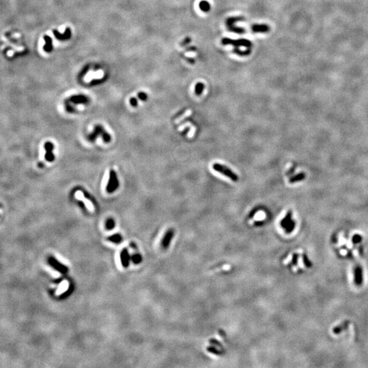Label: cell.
Returning <instances> with one entry per match:
<instances>
[{"label":"cell","mask_w":368,"mask_h":368,"mask_svg":"<svg viewBox=\"0 0 368 368\" xmlns=\"http://www.w3.org/2000/svg\"><path fill=\"white\" fill-rule=\"evenodd\" d=\"M98 136H102L105 143H109L111 141V136L100 125H97L94 127L93 131L88 135L87 139L90 141H94Z\"/></svg>","instance_id":"obj_1"},{"label":"cell","mask_w":368,"mask_h":368,"mask_svg":"<svg viewBox=\"0 0 368 368\" xmlns=\"http://www.w3.org/2000/svg\"><path fill=\"white\" fill-rule=\"evenodd\" d=\"M212 167L213 169L215 170V171H217L218 173H221V174L225 175L226 177L229 178V179H231L233 181H237L238 180H239V177H238V175L236 174V173H235L234 172H233L231 169H230L229 168H228L227 166L220 164H218V163H215L213 164Z\"/></svg>","instance_id":"obj_2"},{"label":"cell","mask_w":368,"mask_h":368,"mask_svg":"<svg viewBox=\"0 0 368 368\" xmlns=\"http://www.w3.org/2000/svg\"><path fill=\"white\" fill-rule=\"evenodd\" d=\"M223 45H232L235 48H239V47H244L247 49H250L252 46L251 41L247 39H238L232 40L231 38H222L221 41Z\"/></svg>","instance_id":"obj_3"},{"label":"cell","mask_w":368,"mask_h":368,"mask_svg":"<svg viewBox=\"0 0 368 368\" xmlns=\"http://www.w3.org/2000/svg\"><path fill=\"white\" fill-rule=\"evenodd\" d=\"M244 20V17L241 16H233V17L228 18L226 21V25L228 28V30L230 32L237 33H243L245 32V30L242 27H239L235 26V23L237 21H240Z\"/></svg>","instance_id":"obj_4"},{"label":"cell","mask_w":368,"mask_h":368,"mask_svg":"<svg viewBox=\"0 0 368 368\" xmlns=\"http://www.w3.org/2000/svg\"><path fill=\"white\" fill-rule=\"evenodd\" d=\"M283 228H284L286 233H290L295 227V222L292 220V212L290 211L286 213L284 218L282 219L280 223Z\"/></svg>","instance_id":"obj_5"},{"label":"cell","mask_w":368,"mask_h":368,"mask_svg":"<svg viewBox=\"0 0 368 368\" xmlns=\"http://www.w3.org/2000/svg\"><path fill=\"white\" fill-rule=\"evenodd\" d=\"M119 187V181L115 170H111L109 174V179L107 186V191L109 193H113Z\"/></svg>","instance_id":"obj_6"},{"label":"cell","mask_w":368,"mask_h":368,"mask_svg":"<svg viewBox=\"0 0 368 368\" xmlns=\"http://www.w3.org/2000/svg\"><path fill=\"white\" fill-rule=\"evenodd\" d=\"M48 262H49V264L53 268L55 269L56 271H59V273L65 274L68 272V267H67L66 266L64 265V264L60 263V262H59L56 258H54V257H49V259H48Z\"/></svg>","instance_id":"obj_7"},{"label":"cell","mask_w":368,"mask_h":368,"mask_svg":"<svg viewBox=\"0 0 368 368\" xmlns=\"http://www.w3.org/2000/svg\"><path fill=\"white\" fill-rule=\"evenodd\" d=\"M53 144L50 142H47L44 144V149L46 150L45 154V159L47 162H52L55 160V156L53 153Z\"/></svg>","instance_id":"obj_8"},{"label":"cell","mask_w":368,"mask_h":368,"mask_svg":"<svg viewBox=\"0 0 368 368\" xmlns=\"http://www.w3.org/2000/svg\"><path fill=\"white\" fill-rule=\"evenodd\" d=\"M251 28L254 33H267L270 30V27L267 24H254Z\"/></svg>","instance_id":"obj_9"},{"label":"cell","mask_w":368,"mask_h":368,"mask_svg":"<svg viewBox=\"0 0 368 368\" xmlns=\"http://www.w3.org/2000/svg\"><path fill=\"white\" fill-rule=\"evenodd\" d=\"M355 282L356 285L360 286L363 283V269L360 265H357L355 268Z\"/></svg>","instance_id":"obj_10"},{"label":"cell","mask_w":368,"mask_h":368,"mask_svg":"<svg viewBox=\"0 0 368 368\" xmlns=\"http://www.w3.org/2000/svg\"><path fill=\"white\" fill-rule=\"evenodd\" d=\"M173 235H174V230L173 229H169L167 230V232H166L162 241V245L164 248L167 249L168 247V245H170V241H171V239H173Z\"/></svg>","instance_id":"obj_11"},{"label":"cell","mask_w":368,"mask_h":368,"mask_svg":"<svg viewBox=\"0 0 368 368\" xmlns=\"http://www.w3.org/2000/svg\"><path fill=\"white\" fill-rule=\"evenodd\" d=\"M88 98L84 95L73 96L70 98V102L74 103L75 104H87L88 102Z\"/></svg>","instance_id":"obj_12"},{"label":"cell","mask_w":368,"mask_h":368,"mask_svg":"<svg viewBox=\"0 0 368 368\" xmlns=\"http://www.w3.org/2000/svg\"><path fill=\"white\" fill-rule=\"evenodd\" d=\"M120 258H121V262L123 267H127L129 265L130 257L129 252L127 249L125 248L122 250L121 254H120Z\"/></svg>","instance_id":"obj_13"},{"label":"cell","mask_w":368,"mask_h":368,"mask_svg":"<svg viewBox=\"0 0 368 368\" xmlns=\"http://www.w3.org/2000/svg\"><path fill=\"white\" fill-rule=\"evenodd\" d=\"M53 32L55 36L56 37L58 40H68L71 36V31L69 28L66 29V31L65 32L64 34L60 33L57 30H54L53 31Z\"/></svg>","instance_id":"obj_14"},{"label":"cell","mask_w":368,"mask_h":368,"mask_svg":"<svg viewBox=\"0 0 368 368\" xmlns=\"http://www.w3.org/2000/svg\"><path fill=\"white\" fill-rule=\"evenodd\" d=\"M76 196L77 197L78 199H80V200L83 201L84 203H85V205L87 206V207L89 209H90V211H93V207L92 204H91V203L89 201L86 200L85 198V197H84L83 193H81V192H77L76 193Z\"/></svg>","instance_id":"obj_15"},{"label":"cell","mask_w":368,"mask_h":368,"mask_svg":"<svg viewBox=\"0 0 368 368\" xmlns=\"http://www.w3.org/2000/svg\"><path fill=\"white\" fill-rule=\"evenodd\" d=\"M44 39L46 41V44L44 45V50H45L46 52L49 53L53 49V45H52V39L51 38L48 36H44Z\"/></svg>","instance_id":"obj_16"},{"label":"cell","mask_w":368,"mask_h":368,"mask_svg":"<svg viewBox=\"0 0 368 368\" xmlns=\"http://www.w3.org/2000/svg\"><path fill=\"white\" fill-rule=\"evenodd\" d=\"M348 325H349V321H346L345 322H344V323L340 324V325L337 326L336 327H335V328L333 329V333L335 334L340 333L342 331L345 330V329L348 327Z\"/></svg>","instance_id":"obj_17"},{"label":"cell","mask_w":368,"mask_h":368,"mask_svg":"<svg viewBox=\"0 0 368 368\" xmlns=\"http://www.w3.org/2000/svg\"><path fill=\"white\" fill-rule=\"evenodd\" d=\"M199 8H200L201 10L204 12V13H207V12L210 10L211 5L209 1H206V0H203V1H201L200 3H199Z\"/></svg>","instance_id":"obj_18"},{"label":"cell","mask_w":368,"mask_h":368,"mask_svg":"<svg viewBox=\"0 0 368 368\" xmlns=\"http://www.w3.org/2000/svg\"><path fill=\"white\" fill-rule=\"evenodd\" d=\"M204 89V84L203 83H201V82H198V83H197L195 85V87H194V91H195L196 95L201 96L203 92Z\"/></svg>","instance_id":"obj_19"},{"label":"cell","mask_w":368,"mask_h":368,"mask_svg":"<svg viewBox=\"0 0 368 368\" xmlns=\"http://www.w3.org/2000/svg\"><path fill=\"white\" fill-rule=\"evenodd\" d=\"M108 240L113 243H115V244H119L121 241L122 237L119 234H115L108 237Z\"/></svg>","instance_id":"obj_20"},{"label":"cell","mask_w":368,"mask_h":368,"mask_svg":"<svg viewBox=\"0 0 368 368\" xmlns=\"http://www.w3.org/2000/svg\"><path fill=\"white\" fill-rule=\"evenodd\" d=\"M115 222L113 219L109 218L108 219L107 222H106V228L107 230H112L115 228Z\"/></svg>","instance_id":"obj_21"},{"label":"cell","mask_w":368,"mask_h":368,"mask_svg":"<svg viewBox=\"0 0 368 368\" xmlns=\"http://www.w3.org/2000/svg\"><path fill=\"white\" fill-rule=\"evenodd\" d=\"M131 259L134 263L138 264L140 263L142 261V256L139 254H134L133 256L131 257Z\"/></svg>","instance_id":"obj_22"},{"label":"cell","mask_w":368,"mask_h":368,"mask_svg":"<svg viewBox=\"0 0 368 368\" xmlns=\"http://www.w3.org/2000/svg\"><path fill=\"white\" fill-rule=\"evenodd\" d=\"M303 260H304V264L307 267H312V263L309 261L308 258H307V256L305 254H303Z\"/></svg>","instance_id":"obj_23"},{"label":"cell","mask_w":368,"mask_h":368,"mask_svg":"<svg viewBox=\"0 0 368 368\" xmlns=\"http://www.w3.org/2000/svg\"><path fill=\"white\" fill-rule=\"evenodd\" d=\"M304 174H300V175H297V176H295L294 177H292V179H290V181L291 183H294V182H296V181H300V180H302L303 179H304Z\"/></svg>","instance_id":"obj_24"},{"label":"cell","mask_w":368,"mask_h":368,"mask_svg":"<svg viewBox=\"0 0 368 368\" xmlns=\"http://www.w3.org/2000/svg\"><path fill=\"white\" fill-rule=\"evenodd\" d=\"M207 350L209 352L213 353V354L215 355H221L222 354V352H220V351H219L218 350L216 349L215 347H213V346H211V347H209L207 348Z\"/></svg>","instance_id":"obj_25"},{"label":"cell","mask_w":368,"mask_h":368,"mask_svg":"<svg viewBox=\"0 0 368 368\" xmlns=\"http://www.w3.org/2000/svg\"><path fill=\"white\" fill-rule=\"evenodd\" d=\"M67 287H68V284H67V283L66 282H63V283L61 284V286H60V287L59 288V289H58V290H57V292H58V293L63 292L64 291H65V290H66Z\"/></svg>","instance_id":"obj_26"},{"label":"cell","mask_w":368,"mask_h":368,"mask_svg":"<svg viewBox=\"0 0 368 368\" xmlns=\"http://www.w3.org/2000/svg\"><path fill=\"white\" fill-rule=\"evenodd\" d=\"M138 97L142 101H146L147 99V95L145 92H139L138 93Z\"/></svg>","instance_id":"obj_27"},{"label":"cell","mask_w":368,"mask_h":368,"mask_svg":"<svg viewBox=\"0 0 368 368\" xmlns=\"http://www.w3.org/2000/svg\"><path fill=\"white\" fill-rule=\"evenodd\" d=\"M361 239H362V238H361V235H355V236L353 237V238H352V242L354 243V244H358V243L361 242Z\"/></svg>","instance_id":"obj_28"},{"label":"cell","mask_w":368,"mask_h":368,"mask_svg":"<svg viewBox=\"0 0 368 368\" xmlns=\"http://www.w3.org/2000/svg\"><path fill=\"white\" fill-rule=\"evenodd\" d=\"M130 104L133 107H136L138 105V101L136 98H132L130 99Z\"/></svg>","instance_id":"obj_29"},{"label":"cell","mask_w":368,"mask_h":368,"mask_svg":"<svg viewBox=\"0 0 368 368\" xmlns=\"http://www.w3.org/2000/svg\"><path fill=\"white\" fill-rule=\"evenodd\" d=\"M209 343L211 344H213V345L218 346V347H220V348L222 347V344H221L218 341L216 340H210V341H209Z\"/></svg>","instance_id":"obj_30"},{"label":"cell","mask_w":368,"mask_h":368,"mask_svg":"<svg viewBox=\"0 0 368 368\" xmlns=\"http://www.w3.org/2000/svg\"><path fill=\"white\" fill-rule=\"evenodd\" d=\"M190 42H191V38H189V37H187V38H185V39L184 40V41H183V42L181 43V45H186L187 44H188V43H190Z\"/></svg>","instance_id":"obj_31"},{"label":"cell","mask_w":368,"mask_h":368,"mask_svg":"<svg viewBox=\"0 0 368 368\" xmlns=\"http://www.w3.org/2000/svg\"><path fill=\"white\" fill-rule=\"evenodd\" d=\"M298 257H299V255H298L297 254H295L294 255H293V257H292V263H293V264H295H295H297V259H298Z\"/></svg>","instance_id":"obj_32"}]
</instances>
